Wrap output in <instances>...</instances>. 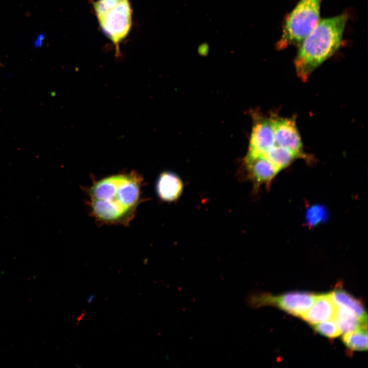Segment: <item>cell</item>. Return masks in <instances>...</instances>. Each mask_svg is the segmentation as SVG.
Wrapping results in <instances>:
<instances>
[{"label":"cell","instance_id":"9a60e30c","mask_svg":"<svg viewBox=\"0 0 368 368\" xmlns=\"http://www.w3.org/2000/svg\"><path fill=\"white\" fill-rule=\"evenodd\" d=\"M94 298V295H90V296L87 299V302L88 303H90V302Z\"/></svg>","mask_w":368,"mask_h":368},{"label":"cell","instance_id":"7a4b0ae2","mask_svg":"<svg viewBox=\"0 0 368 368\" xmlns=\"http://www.w3.org/2000/svg\"><path fill=\"white\" fill-rule=\"evenodd\" d=\"M347 13L321 19L298 45L294 59L298 77L306 81L311 74L340 47L348 20Z\"/></svg>","mask_w":368,"mask_h":368},{"label":"cell","instance_id":"6da1fadb","mask_svg":"<svg viewBox=\"0 0 368 368\" xmlns=\"http://www.w3.org/2000/svg\"><path fill=\"white\" fill-rule=\"evenodd\" d=\"M140 184L135 173L113 175L95 183L89 191L95 217L106 223L126 222L138 203Z\"/></svg>","mask_w":368,"mask_h":368},{"label":"cell","instance_id":"5bb4252c","mask_svg":"<svg viewBox=\"0 0 368 368\" xmlns=\"http://www.w3.org/2000/svg\"><path fill=\"white\" fill-rule=\"evenodd\" d=\"M312 326L319 334L330 338L336 337L341 333L334 318L312 325Z\"/></svg>","mask_w":368,"mask_h":368},{"label":"cell","instance_id":"30bf717a","mask_svg":"<svg viewBox=\"0 0 368 368\" xmlns=\"http://www.w3.org/2000/svg\"><path fill=\"white\" fill-rule=\"evenodd\" d=\"M336 307H342L352 312L357 318L367 321V314L363 304L344 290L338 289L331 292Z\"/></svg>","mask_w":368,"mask_h":368},{"label":"cell","instance_id":"ba28073f","mask_svg":"<svg viewBox=\"0 0 368 368\" xmlns=\"http://www.w3.org/2000/svg\"><path fill=\"white\" fill-rule=\"evenodd\" d=\"M311 308L301 318L312 325L335 318L337 307L331 292L317 294Z\"/></svg>","mask_w":368,"mask_h":368},{"label":"cell","instance_id":"9c48e42d","mask_svg":"<svg viewBox=\"0 0 368 368\" xmlns=\"http://www.w3.org/2000/svg\"><path fill=\"white\" fill-rule=\"evenodd\" d=\"M183 190V182L176 174L164 172L160 174L156 183V191L162 200L167 202L177 200Z\"/></svg>","mask_w":368,"mask_h":368},{"label":"cell","instance_id":"5b68a950","mask_svg":"<svg viewBox=\"0 0 368 368\" xmlns=\"http://www.w3.org/2000/svg\"><path fill=\"white\" fill-rule=\"evenodd\" d=\"M317 296V294L304 291H292L277 296L267 293H253L248 295L246 302L252 307L274 306L301 318L311 307Z\"/></svg>","mask_w":368,"mask_h":368},{"label":"cell","instance_id":"7c38bea8","mask_svg":"<svg viewBox=\"0 0 368 368\" xmlns=\"http://www.w3.org/2000/svg\"><path fill=\"white\" fill-rule=\"evenodd\" d=\"M342 340L347 347L352 350H367V326H362L354 331L344 333Z\"/></svg>","mask_w":368,"mask_h":368},{"label":"cell","instance_id":"8fae6325","mask_svg":"<svg viewBox=\"0 0 368 368\" xmlns=\"http://www.w3.org/2000/svg\"><path fill=\"white\" fill-rule=\"evenodd\" d=\"M334 319L341 332L343 333L367 326V321L360 320L352 312L342 307H337Z\"/></svg>","mask_w":368,"mask_h":368},{"label":"cell","instance_id":"3957f363","mask_svg":"<svg viewBox=\"0 0 368 368\" xmlns=\"http://www.w3.org/2000/svg\"><path fill=\"white\" fill-rule=\"evenodd\" d=\"M99 24L120 57V44L128 36L132 26L130 0H97L92 3Z\"/></svg>","mask_w":368,"mask_h":368},{"label":"cell","instance_id":"8992f818","mask_svg":"<svg viewBox=\"0 0 368 368\" xmlns=\"http://www.w3.org/2000/svg\"><path fill=\"white\" fill-rule=\"evenodd\" d=\"M278 146L282 147L274 136L271 116L258 118L252 127L247 155L263 156L268 151Z\"/></svg>","mask_w":368,"mask_h":368},{"label":"cell","instance_id":"277c9868","mask_svg":"<svg viewBox=\"0 0 368 368\" xmlns=\"http://www.w3.org/2000/svg\"><path fill=\"white\" fill-rule=\"evenodd\" d=\"M322 0H300L284 20L282 33L277 49L298 46L313 30L320 20Z\"/></svg>","mask_w":368,"mask_h":368},{"label":"cell","instance_id":"52a82bcc","mask_svg":"<svg viewBox=\"0 0 368 368\" xmlns=\"http://www.w3.org/2000/svg\"><path fill=\"white\" fill-rule=\"evenodd\" d=\"M246 177L258 190L261 186L269 187L280 170L266 158L247 155L244 159Z\"/></svg>","mask_w":368,"mask_h":368},{"label":"cell","instance_id":"4fadbf2b","mask_svg":"<svg viewBox=\"0 0 368 368\" xmlns=\"http://www.w3.org/2000/svg\"><path fill=\"white\" fill-rule=\"evenodd\" d=\"M327 209L321 204H313L306 209L305 212V222L309 227H314L327 218Z\"/></svg>","mask_w":368,"mask_h":368}]
</instances>
